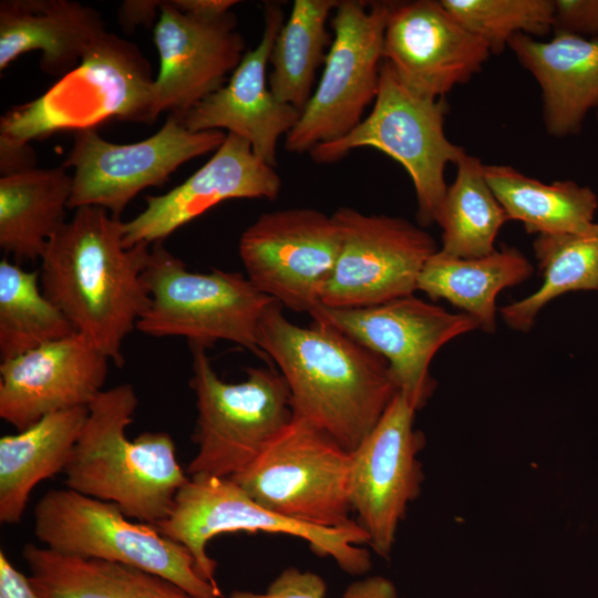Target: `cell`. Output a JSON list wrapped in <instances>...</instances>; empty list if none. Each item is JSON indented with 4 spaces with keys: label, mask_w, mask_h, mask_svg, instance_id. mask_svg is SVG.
I'll return each instance as SVG.
<instances>
[{
    "label": "cell",
    "mask_w": 598,
    "mask_h": 598,
    "mask_svg": "<svg viewBox=\"0 0 598 598\" xmlns=\"http://www.w3.org/2000/svg\"><path fill=\"white\" fill-rule=\"evenodd\" d=\"M351 452L298 415L258 456L230 477L255 502L283 517L322 528L358 526L350 517Z\"/></svg>",
    "instance_id": "cell-9"
},
{
    "label": "cell",
    "mask_w": 598,
    "mask_h": 598,
    "mask_svg": "<svg viewBox=\"0 0 598 598\" xmlns=\"http://www.w3.org/2000/svg\"><path fill=\"white\" fill-rule=\"evenodd\" d=\"M89 408L47 415L24 431L0 439V522L20 523L33 488L63 473L86 421Z\"/></svg>",
    "instance_id": "cell-24"
},
{
    "label": "cell",
    "mask_w": 598,
    "mask_h": 598,
    "mask_svg": "<svg viewBox=\"0 0 598 598\" xmlns=\"http://www.w3.org/2000/svg\"><path fill=\"white\" fill-rule=\"evenodd\" d=\"M111 361L78 332L0 364V417L18 432L49 414L89 408Z\"/></svg>",
    "instance_id": "cell-19"
},
{
    "label": "cell",
    "mask_w": 598,
    "mask_h": 598,
    "mask_svg": "<svg viewBox=\"0 0 598 598\" xmlns=\"http://www.w3.org/2000/svg\"><path fill=\"white\" fill-rule=\"evenodd\" d=\"M143 280L151 302L136 324L143 334L184 337L206 349L217 341L236 343L268 360L258 346V327L276 300L260 292L246 276L214 268L187 269L163 244L152 245Z\"/></svg>",
    "instance_id": "cell-4"
},
{
    "label": "cell",
    "mask_w": 598,
    "mask_h": 598,
    "mask_svg": "<svg viewBox=\"0 0 598 598\" xmlns=\"http://www.w3.org/2000/svg\"><path fill=\"white\" fill-rule=\"evenodd\" d=\"M336 0H295L272 47L269 89L275 97L302 112L312 95L316 72L324 64L332 34L326 23Z\"/></svg>",
    "instance_id": "cell-29"
},
{
    "label": "cell",
    "mask_w": 598,
    "mask_h": 598,
    "mask_svg": "<svg viewBox=\"0 0 598 598\" xmlns=\"http://www.w3.org/2000/svg\"><path fill=\"white\" fill-rule=\"evenodd\" d=\"M226 135L192 132L178 113H169L158 132L136 143L109 142L95 128L76 131L63 163L74 169L69 209L97 206L120 218L138 193L163 186L186 162L215 152Z\"/></svg>",
    "instance_id": "cell-12"
},
{
    "label": "cell",
    "mask_w": 598,
    "mask_h": 598,
    "mask_svg": "<svg viewBox=\"0 0 598 598\" xmlns=\"http://www.w3.org/2000/svg\"><path fill=\"white\" fill-rule=\"evenodd\" d=\"M327 584L316 573L283 569L265 592L234 590L229 598H326ZM342 598H398L394 584L383 576H367L348 586Z\"/></svg>",
    "instance_id": "cell-34"
},
{
    "label": "cell",
    "mask_w": 598,
    "mask_h": 598,
    "mask_svg": "<svg viewBox=\"0 0 598 598\" xmlns=\"http://www.w3.org/2000/svg\"><path fill=\"white\" fill-rule=\"evenodd\" d=\"M100 11L72 0H1L0 71L40 51V68L62 78L106 33Z\"/></svg>",
    "instance_id": "cell-22"
},
{
    "label": "cell",
    "mask_w": 598,
    "mask_h": 598,
    "mask_svg": "<svg viewBox=\"0 0 598 598\" xmlns=\"http://www.w3.org/2000/svg\"><path fill=\"white\" fill-rule=\"evenodd\" d=\"M488 45L468 31L442 3H393L383 40V61L413 93L444 99L454 86L481 71Z\"/></svg>",
    "instance_id": "cell-17"
},
{
    "label": "cell",
    "mask_w": 598,
    "mask_h": 598,
    "mask_svg": "<svg viewBox=\"0 0 598 598\" xmlns=\"http://www.w3.org/2000/svg\"><path fill=\"white\" fill-rule=\"evenodd\" d=\"M61 310L45 297L39 270L0 261V359H13L75 333Z\"/></svg>",
    "instance_id": "cell-32"
},
{
    "label": "cell",
    "mask_w": 598,
    "mask_h": 598,
    "mask_svg": "<svg viewBox=\"0 0 598 598\" xmlns=\"http://www.w3.org/2000/svg\"><path fill=\"white\" fill-rule=\"evenodd\" d=\"M529 260L514 247H502L477 258H460L441 249L424 264L417 289L431 299H444L472 317L478 329L496 330V297L505 288L527 280Z\"/></svg>",
    "instance_id": "cell-26"
},
{
    "label": "cell",
    "mask_w": 598,
    "mask_h": 598,
    "mask_svg": "<svg viewBox=\"0 0 598 598\" xmlns=\"http://www.w3.org/2000/svg\"><path fill=\"white\" fill-rule=\"evenodd\" d=\"M34 534L53 551L140 568L169 579L195 598H223L217 584L198 574L184 545L151 524L130 522L113 503L70 488L50 489L34 507Z\"/></svg>",
    "instance_id": "cell-8"
},
{
    "label": "cell",
    "mask_w": 598,
    "mask_h": 598,
    "mask_svg": "<svg viewBox=\"0 0 598 598\" xmlns=\"http://www.w3.org/2000/svg\"><path fill=\"white\" fill-rule=\"evenodd\" d=\"M21 555L39 598H195L169 579L124 564L63 555L33 543Z\"/></svg>",
    "instance_id": "cell-25"
},
{
    "label": "cell",
    "mask_w": 598,
    "mask_h": 598,
    "mask_svg": "<svg viewBox=\"0 0 598 598\" xmlns=\"http://www.w3.org/2000/svg\"><path fill=\"white\" fill-rule=\"evenodd\" d=\"M161 534L184 545L198 574L216 584V561L206 551L216 535L265 532L301 538L320 557H330L347 574L362 576L372 566L365 532L358 525L331 529L307 525L278 515L255 502L231 478L190 476L175 496L169 515L156 525Z\"/></svg>",
    "instance_id": "cell-10"
},
{
    "label": "cell",
    "mask_w": 598,
    "mask_h": 598,
    "mask_svg": "<svg viewBox=\"0 0 598 598\" xmlns=\"http://www.w3.org/2000/svg\"><path fill=\"white\" fill-rule=\"evenodd\" d=\"M447 104L411 92L385 61L370 114L348 135L315 146L309 153L318 164H330L351 151L371 147L383 152L409 174L417 202L421 227L437 223L447 190L445 167L466 153L444 131Z\"/></svg>",
    "instance_id": "cell-7"
},
{
    "label": "cell",
    "mask_w": 598,
    "mask_h": 598,
    "mask_svg": "<svg viewBox=\"0 0 598 598\" xmlns=\"http://www.w3.org/2000/svg\"><path fill=\"white\" fill-rule=\"evenodd\" d=\"M392 2L339 1L330 21L332 42L324 69L300 118L285 136L291 153L352 132L379 90L383 40Z\"/></svg>",
    "instance_id": "cell-11"
},
{
    "label": "cell",
    "mask_w": 598,
    "mask_h": 598,
    "mask_svg": "<svg viewBox=\"0 0 598 598\" xmlns=\"http://www.w3.org/2000/svg\"><path fill=\"white\" fill-rule=\"evenodd\" d=\"M554 32L598 37V0H555Z\"/></svg>",
    "instance_id": "cell-35"
},
{
    "label": "cell",
    "mask_w": 598,
    "mask_h": 598,
    "mask_svg": "<svg viewBox=\"0 0 598 598\" xmlns=\"http://www.w3.org/2000/svg\"><path fill=\"white\" fill-rule=\"evenodd\" d=\"M485 178L508 219L523 223L528 234L580 233L595 221L598 197L574 181L550 184L508 165H485Z\"/></svg>",
    "instance_id": "cell-28"
},
{
    "label": "cell",
    "mask_w": 598,
    "mask_h": 598,
    "mask_svg": "<svg viewBox=\"0 0 598 598\" xmlns=\"http://www.w3.org/2000/svg\"><path fill=\"white\" fill-rule=\"evenodd\" d=\"M331 216L341 247L320 305L370 307L417 290L424 264L439 250L431 234L405 218L365 215L351 207H340Z\"/></svg>",
    "instance_id": "cell-13"
},
{
    "label": "cell",
    "mask_w": 598,
    "mask_h": 598,
    "mask_svg": "<svg viewBox=\"0 0 598 598\" xmlns=\"http://www.w3.org/2000/svg\"><path fill=\"white\" fill-rule=\"evenodd\" d=\"M197 419V453L186 468L190 476L230 478L247 467L292 419L285 378L270 368L246 369L237 383L221 380L206 348L189 344Z\"/></svg>",
    "instance_id": "cell-6"
},
{
    "label": "cell",
    "mask_w": 598,
    "mask_h": 598,
    "mask_svg": "<svg viewBox=\"0 0 598 598\" xmlns=\"http://www.w3.org/2000/svg\"><path fill=\"white\" fill-rule=\"evenodd\" d=\"M37 154L30 142L0 133V177L18 175L32 171Z\"/></svg>",
    "instance_id": "cell-36"
},
{
    "label": "cell",
    "mask_w": 598,
    "mask_h": 598,
    "mask_svg": "<svg viewBox=\"0 0 598 598\" xmlns=\"http://www.w3.org/2000/svg\"><path fill=\"white\" fill-rule=\"evenodd\" d=\"M491 53H501L516 34L545 35L554 25L553 0H441Z\"/></svg>",
    "instance_id": "cell-33"
},
{
    "label": "cell",
    "mask_w": 598,
    "mask_h": 598,
    "mask_svg": "<svg viewBox=\"0 0 598 598\" xmlns=\"http://www.w3.org/2000/svg\"><path fill=\"white\" fill-rule=\"evenodd\" d=\"M159 71L154 82L152 123L163 112L184 114L219 90L245 54L237 19L228 12L204 19L163 1L154 27Z\"/></svg>",
    "instance_id": "cell-18"
},
{
    "label": "cell",
    "mask_w": 598,
    "mask_h": 598,
    "mask_svg": "<svg viewBox=\"0 0 598 598\" xmlns=\"http://www.w3.org/2000/svg\"><path fill=\"white\" fill-rule=\"evenodd\" d=\"M281 179L260 161L243 137L227 133L214 155L181 185L163 195H147L144 209L124 223V245L150 246L221 202L236 198L275 200Z\"/></svg>",
    "instance_id": "cell-20"
},
{
    "label": "cell",
    "mask_w": 598,
    "mask_h": 598,
    "mask_svg": "<svg viewBox=\"0 0 598 598\" xmlns=\"http://www.w3.org/2000/svg\"><path fill=\"white\" fill-rule=\"evenodd\" d=\"M312 321L330 324L383 357L398 391L417 411L433 395L430 363L450 340L478 329L465 312L451 313L413 295L362 308L318 305Z\"/></svg>",
    "instance_id": "cell-14"
},
{
    "label": "cell",
    "mask_w": 598,
    "mask_h": 598,
    "mask_svg": "<svg viewBox=\"0 0 598 598\" xmlns=\"http://www.w3.org/2000/svg\"><path fill=\"white\" fill-rule=\"evenodd\" d=\"M169 2L181 12L204 19L223 17L238 3L235 0H171Z\"/></svg>",
    "instance_id": "cell-39"
},
{
    "label": "cell",
    "mask_w": 598,
    "mask_h": 598,
    "mask_svg": "<svg viewBox=\"0 0 598 598\" xmlns=\"http://www.w3.org/2000/svg\"><path fill=\"white\" fill-rule=\"evenodd\" d=\"M508 216L488 185L484 164L465 153L456 163V176L447 187L437 223L441 250L460 258L492 254Z\"/></svg>",
    "instance_id": "cell-31"
},
{
    "label": "cell",
    "mask_w": 598,
    "mask_h": 598,
    "mask_svg": "<svg viewBox=\"0 0 598 598\" xmlns=\"http://www.w3.org/2000/svg\"><path fill=\"white\" fill-rule=\"evenodd\" d=\"M542 90L544 123L555 137L578 133L598 109V37L554 32L548 41L516 34L508 43Z\"/></svg>",
    "instance_id": "cell-23"
},
{
    "label": "cell",
    "mask_w": 598,
    "mask_h": 598,
    "mask_svg": "<svg viewBox=\"0 0 598 598\" xmlns=\"http://www.w3.org/2000/svg\"><path fill=\"white\" fill-rule=\"evenodd\" d=\"M64 167L0 177V248L16 260H41L62 227L72 194Z\"/></svg>",
    "instance_id": "cell-27"
},
{
    "label": "cell",
    "mask_w": 598,
    "mask_h": 598,
    "mask_svg": "<svg viewBox=\"0 0 598 598\" xmlns=\"http://www.w3.org/2000/svg\"><path fill=\"white\" fill-rule=\"evenodd\" d=\"M264 22L259 43L245 52L229 80L181 117L192 132L226 130L243 137L260 161L275 168L278 142L295 127L301 112L279 102L267 86V65L285 22L278 3L265 6Z\"/></svg>",
    "instance_id": "cell-21"
},
{
    "label": "cell",
    "mask_w": 598,
    "mask_h": 598,
    "mask_svg": "<svg viewBox=\"0 0 598 598\" xmlns=\"http://www.w3.org/2000/svg\"><path fill=\"white\" fill-rule=\"evenodd\" d=\"M162 3L157 0H125L118 7V24L125 32H132L137 25L151 27L159 17Z\"/></svg>",
    "instance_id": "cell-37"
},
{
    "label": "cell",
    "mask_w": 598,
    "mask_h": 598,
    "mask_svg": "<svg viewBox=\"0 0 598 598\" xmlns=\"http://www.w3.org/2000/svg\"><path fill=\"white\" fill-rule=\"evenodd\" d=\"M341 247L332 216L313 208L261 214L241 234L239 257L246 277L282 307L310 313Z\"/></svg>",
    "instance_id": "cell-15"
},
{
    "label": "cell",
    "mask_w": 598,
    "mask_h": 598,
    "mask_svg": "<svg viewBox=\"0 0 598 598\" xmlns=\"http://www.w3.org/2000/svg\"><path fill=\"white\" fill-rule=\"evenodd\" d=\"M138 406L130 383L103 390L89 405L79 440L64 468L66 488L110 502L128 518L156 525L171 513L188 481L164 431L126 437Z\"/></svg>",
    "instance_id": "cell-3"
},
{
    "label": "cell",
    "mask_w": 598,
    "mask_h": 598,
    "mask_svg": "<svg viewBox=\"0 0 598 598\" xmlns=\"http://www.w3.org/2000/svg\"><path fill=\"white\" fill-rule=\"evenodd\" d=\"M597 120H598V109H597Z\"/></svg>",
    "instance_id": "cell-40"
},
{
    "label": "cell",
    "mask_w": 598,
    "mask_h": 598,
    "mask_svg": "<svg viewBox=\"0 0 598 598\" xmlns=\"http://www.w3.org/2000/svg\"><path fill=\"white\" fill-rule=\"evenodd\" d=\"M275 301L258 327V346L285 378L292 413L354 451L399 392L388 361L339 329L288 320Z\"/></svg>",
    "instance_id": "cell-2"
},
{
    "label": "cell",
    "mask_w": 598,
    "mask_h": 598,
    "mask_svg": "<svg viewBox=\"0 0 598 598\" xmlns=\"http://www.w3.org/2000/svg\"><path fill=\"white\" fill-rule=\"evenodd\" d=\"M0 598H39L29 576L19 571L0 550Z\"/></svg>",
    "instance_id": "cell-38"
},
{
    "label": "cell",
    "mask_w": 598,
    "mask_h": 598,
    "mask_svg": "<svg viewBox=\"0 0 598 598\" xmlns=\"http://www.w3.org/2000/svg\"><path fill=\"white\" fill-rule=\"evenodd\" d=\"M74 210L40 260L41 288L75 331L121 368L123 343L151 302L143 280L150 249L125 247L124 223L106 209Z\"/></svg>",
    "instance_id": "cell-1"
},
{
    "label": "cell",
    "mask_w": 598,
    "mask_h": 598,
    "mask_svg": "<svg viewBox=\"0 0 598 598\" xmlns=\"http://www.w3.org/2000/svg\"><path fill=\"white\" fill-rule=\"evenodd\" d=\"M154 82L138 47L106 32L45 93L8 111L0 133L31 142L60 131L94 128L110 118L152 123Z\"/></svg>",
    "instance_id": "cell-5"
},
{
    "label": "cell",
    "mask_w": 598,
    "mask_h": 598,
    "mask_svg": "<svg viewBox=\"0 0 598 598\" xmlns=\"http://www.w3.org/2000/svg\"><path fill=\"white\" fill-rule=\"evenodd\" d=\"M416 410L398 392L386 410L351 452L349 499L369 545L383 558L424 480L419 454L424 435L414 427Z\"/></svg>",
    "instance_id": "cell-16"
},
{
    "label": "cell",
    "mask_w": 598,
    "mask_h": 598,
    "mask_svg": "<svg viewBox=\"0 0 598 598\" xmlns=\"http://www.w3.org/2000/svg\"><path fill=\"white\" fill-rule=\"evenodd\" d=\"M544 281L534 293L501 308L506 324L527 332L553 299L578 290H598V223L580 233L540 234L533 243Z\"/></svg>",
    "instance_id": "cell-30"
}]
</instances>
